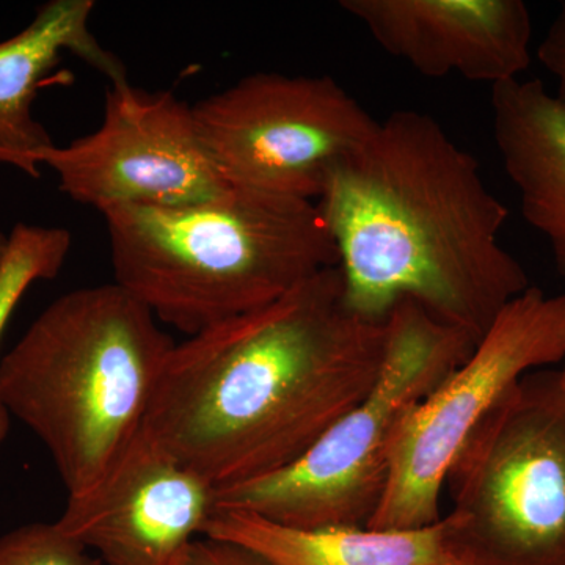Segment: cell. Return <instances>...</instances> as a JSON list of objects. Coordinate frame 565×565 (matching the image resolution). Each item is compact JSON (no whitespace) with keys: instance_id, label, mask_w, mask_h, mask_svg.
Instances as JSON below:
<instances>
[{"instance_id":"5","label":"cell","mask_w":565,"mask_h":565,"mask_svg":"<svg viewBox=\"0 0 565 565\" xmlns=\"http://www.w3.org/2000/svg\"><path fill=\"white\" fill-rule=\"evenodd\" d=\"M478 341L415 300H399L386 316L384 363L366 396L297 462L218 489L217 509L288 526H366L384 498L404 419L455 373Z\"/></svg>"},{"instance_id":"17","label":"cell","mask_w":565,"mask_h":565,"mask_svg":"<svg viewBox=\"0 0 565 565\" xmlns=\"http://www.w3.org/2000/svg\"><path fill=\"white\" fill-rule=\"evenodd\" d=\"M172 565H273L252 550L232 542L199 537L182 550Z\"/></svg>"},{"instance_id":"11","label":"cell","mask_w":565,"mask_h":565,"mask_svg":"<svg viewBox=\"0 0 565 565\" xmlns=\"http://www.w3.org/2000/svg\"><path fill=\"white\" fill-rule=\"evenodd\" d=\"M392 57L426 77L494 85L531 65L533 20L522 0H343Z\"/></svg>"},{"instance_id":"10","label":"cell","mask_w":565,"mask_h":565,"mask_svg":"<svg viewBox=\"0 0 565 565\" xmlns=\"http://www.w3.org/2000/svg\"><path fill=\"white\" fill-rule=\"evenodd\" d=\"M217 489L141 429L57 525L104 565H172L217 511Z\"/></svg>"},{"instance_id":"7","label":"cell","mask_w":565,"mask_h":565,"mask_svg":"<svg viewBox=\"0 0 565 565\" xmlns=\"http://www.w3.org/2000/svg\"><path fill=\"white\" fill-rule=\"evenodd\" d=\"M565 360V294L530 286L493 319L475 351L408 414L394 440L384 498L367 527L441 519L446 476L468 437L531 371Z\"/></svg>"},{"instance_id":"14","label":"cell","mask_w":565,"mask_h":565,"mask_svg":"<svg viewBox=\"0 0 565 565\" xmlns=\"http://www.w3.org/2000/svg\"><path fill=\"white\" fill-rule=\"evenodd\" d=\"M93 0H51L28 28L0 41V147L40 167V154L55 145L32 114L41 82L63 52L87 62L110 84L128 79L122 63L90 29Z\"/></svg>"},{"instance_id":"4","label":"cell","mask_w":565,"mask_h":565,"mask_svg":"<svg viewBox=\"0 0 565 565\" xmlns=\"http://www.w3.org/2000/svg\"><path fill=\"white\" fill-rule=\"evenodd\" d=\"M173 345L114 281L63 294L0 360V401L46 446L68 498L98 486L143 429Z\"/></svg>"},{"instance_id":"3","label":"cell","mask_w":565,"mask_h":565,"mask_svg":"<svg viewBox=\"0 0 565 565\" xmlns=\"http://www.w3.org/2000/svg\"><path fill=\"white\" fill-rule=\"evenodd\" d=\"M115 282L193 337L340 266L318 203L233 185L215 199L104 212Z\"/></svg>"},{"instance_id":"6","label":"cell","mask_w":565,"mask_h":565,"mask_svg":"<svg viewBox=\"0 0 565 565\" xmlns=\"http://www.w3.org/2000/svg\"><path fill=\"white\" fill-rule=\"evenodd\" d=\"M482 565H565V396L535 370L468 437L446 476Z\"/></svg>"},{"instance_id":"19","label":"cell","mask_w":565,"mask_h":565,"mask_svg":"<svg viewBox=\"0 0 565 565\" xmlns=\"http://www.w3.org/2000/svg\"><path fill=\"white\" fill-rule=\"evenodd\" d=\"M0 163L2 166L14 167V169L20 170V172L29 174L32 178H40V167H36L35 163L28 161V159L21 158V156L14 154L6 148L0 147Z\"/></svg>"},{"instance_id":"9","label":"cell","mask_w":565,"mask_h":565,"mask_svg":"<svg viewBox=\"0 0 565 565\" xmlns=\"http://www.w3.org/2000/svg\"><path fill=\"white\" fill-rule=\"evenodd\" d=\"M39 159L65 195L102 214L204 202L232 188L204 147L193 107L129 79L110 84L98 129Z\"/></svg>"},{"instance_id":"21","label":"cell","mask_w":565,"mask_h":565,"mask_svg":"<svg viewBox=\"0 0 565 565\" xmlns=\"http://www.w3.org/2000/svg\"><path fill=\"white\" fill-rule=\"evenodd\" d=\"M565 362V360H564ZM559 373V382H561V388H563L564 396H565V364L563 367V371H557Z\"/></svg>"},{"instance_id":"18","label":"cell","mask_w":565,"mask_h":565,"mask_svg":"<svg viewBox=\"0 0 565 565\" xmlns=\"http://www.w3.org/2000/svg\"><path fill=\"white\" fill-rule=\"evenodd\" d=\"M535 55L542 66L555 77V96L565 104V3L546 29Z\"/></svg>"},{"instance_id":"12","label":"cell","mask_w":565,"mask_h":565,"mask_svg":"<svg viewBox=\"0 0 565 565\" xmlns=\"http://www.w3.org/2000/svg\"><path fill=\"white\" fill-rule=\"evenodd\" d=\"M202 537L252 550L273 565H482L451 511L433 525L299 527L243 511H217Z\"/></svg>"},{"instance_id":"2","label":"cell","mask_w":565,"mask_h":565,"mask_svg":"<svg viewBox=\"0 0 565 565\" xmlns=\"http://www.w3.org/2000/svg\"><path fill=\"white\" fill-rule=\"evenodd\" d=\"M316 203L337 244L345 300L364 318L382 321L412 299L481 340L531 286L500 241L508 207L475 156L424 111L377 120Z\"/></svg>"},{"instance_id":"8","label":"cell","mask_w":565,"mask_h":565,"mask_svg":"<svg viewBox=\"0 0 565 565\" xmlns=\"http://www.w3.org/2000/svg\"><path fill=\"white\" fill-rule=\"evenodd\" d=\"M192 107L230 184L310 202L377 122L330 76L255 73Z\"/></svg>"},{"instance_id":"13","label":"cell","mask_w":565,"mask_h":565,"mask_svg":"<svg viewBox=\"0 0 565 565\" xmlns=\"http://www.w3.org/2000/svg\"><path fill=\"white\" fill-rule=\"evenodd\" d=\"M493 139L526 223L565 280V104L539 79L492 87Z\"/></svg>"},{"instance_id":"16","label":"cell","mask_w":565,"mask_h":565,"mask_svg":"<svg viewBox=\"0 0 565 565\" xmlns=\"http://www.w3.org/2000/svg\"><path fill=\"white\" fill-rule=\"evenodd\" d=\"M0 565H104L57 523H31L0 537Z\"/></svg>"},{"instance_id":"1","label":"cell","mask_w":565,"mask_h":565,"mask_svg":"<svg viewBox=\"0 0 565 565\" xmlns=\"http://www.w3.org/2000/svg\"><path fill=\"white\" fill-rule=\"evenodd\" d=\"M386 319L364 318L329 267L277 302L174 343L145 419L215 489L307 455L381 373Z\"/></svg>"},{"instance_id":"20","label":"cell","mask_w":565,"mask_h":565,"mask_svg":"<svg viewBox=\"0 0 565 565\" xmlns=\"http://www.w3.org/2000/svg\"><path fill=\"white\" fill-rule=\"evenodd\" d=\"M7 243H9V236L0 232V262H2L3 253L7 250Z\"/></svg>"},{"instance_id":"15","label":"cell","mask_w":565,"mask_h":565,"mask_svg":"<svg viewBox=\"0 0 565 565\" xmlns=\"http://www.w3.org/2000/svg\"><path fill=\"white\" fill-rule=\"evenodd\" d=\"M73 237L58 226L18 223L9 234L0 262V340L24 294L33 282L51 280L61 273ZM10 429V414L0 401V445Z\"/></svg>"}]
</instances>
